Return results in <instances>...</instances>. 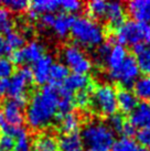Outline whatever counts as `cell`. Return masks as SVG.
Wrapping results in <instances>:
<instances>
[{
	"label": "cell",
	"mask_w": 150,
	"mask_h": 151,
	"mask_svg": "<svg viewBox=\"0 0 150 151\" xmlns=\"http://www.w3.org/2000/svg\"><path fill=\"white\" fill-rule=\"evenodd\" d=\"M60 95L56 86H44L30 98L25 118L32 129H44L58 116Z\"/></svg>",
	"instance_id": "cell-1"
},
{
	"label": "cell",
	"mask_w": 150,
	"mask_h": 151,
	"mask_svg": "<svg viewBox=\"0 0 150 151\" xmlns=\"http://www.w3.org/2000/svg\"><path fill=\"white\" fill-rule=\"evenodd\" d=\"M70 33L75 42L85 47H97L105 39L104 28L97 21L83 16L74 18Z\"/></svg>",
	"instance_id": "cell-2"
},
{
	"label": "cell",
	"mask_w": 150,
	"mask_h": 151,
	"mask_svg": "<svg viewBox=\"0 0 150 151\" xmlns=\"http://www.w3.org/2000/svg\"><path fill=\"white\" fill-rule=\"evenodd\" d=\"M115 39L120 45L150 43V23L129 20L117 27Z\"/></svg>",
	"instance_id": "cell-3"
},
{
	"label": "cell",
	"mask_w": 150,
	"mask_h": 151,
	"mask_svg": "<svg viewBox=\"0 0 150 151\" xmlns=\"http://www.w3.org/2000/svg\"><path fill=\"white\" fill-rule=\"evenodd\" d=\"M83 142L91 149H108L115 141V136L110 128L100 122L87 124L82 130Z\"/></svg>",
	"instance_id": "cell-4"
},
{
	"label": "cell",
	"mask_w": 150,
	"mask_h": 151,
	"mask_svg": "<svg viewBox=\"0 0 150 151\" xmlns=\"http://www.w3.org/2000/svg\"><path fill=\"white\" fill-rule=\"evenodd\" d=\"M91 105L97 114L110 117L116 114L117 93L115 88L109 84H102L94 88L91 96Z\"/></svg>",
	"instance_id": "cell-5"
},
{
	"label": "cell",
	"mask_w": 150,
	"mask_h": 151,
	"mask_svg": "<svg viewBox=\"0 0 150 151\" xmlns=\"http://www.w3.org/2000/svg\"><path fill=\"white\" fill-rule=\"evenodd\" d=\"M107 74L112 81L119 83L121 86H124V88L128 89L129 87H133L135 82L139 77L140 70L136 59L133 55H128L119 66L108 71Z\"/></svg>",
	"instance_id": "cell-6"
},
{
	"label": "cell",
	"mask_w": 150,
	"mask_h": 151,
	"mask_svg": "<svg viewBox=\"0 0 150 151\" xmlns=\"http://www.w3.org/2000/svg\"><path fill=\"white\" fill-rule=\"evenodd\" d=\"M62 59L64 65L73 73L77 74H87L92 70V61L84 53L79 46L75 44H69L64 46L62 51Z\"/></svg>",
	"instance_id": "cell-7"
},
{
	"label": "cell",
	"mask_w": 150,
	"mask_h": 151,
	"mask_svg": "<svg viewBox=\"0 0 150 151\" xmlns=\"http://www.w3.org/2000/svg\"><path fill=\"white\" fill-rule=\"evenodd\" d=\"M32 73L29 67H21L9 80L8 94L10 98L27 99V91L32 82Z\"/></svg>",
	"instance_id": "cell-8"
},
{
	"label": "cell",
	"mask_w": 150,
	"mask_h": 151,
	"mask_svg": "<svg viewBox=\"0 0 150 151\" xmlns=\"http://www.w3.org/2000/svg\"><path fill=\"white\" fill-rule=\"evenodd\" d=\"M44 45L40 41L33 40L30 41L27 44L22 46L19 50L13 51L11 53V62L13 64H21L25 63H35L38 60H40L44 55Z\"/></svg>",
	"instance_id": "cell-9"
},
{
	"label": "cell",
	"mask_w": 150,
	"mask_h": 151,
	"mask_svg": "<svg viewBox=\"0 0 150 151\" xmlns=\"http://www.w3.org/2000/svg\"><path fill=\"white\" fill-rule=\"evenodd\" d=\"M25 104L27 99H16V98H9L4 103L0 111L9 126L14 128L22 127V124L25 119L23 113Z\"/></svg>",
	"instance_id": "cell-10"
},
{
	"label": "cell",
	"mask_w": 150,
	"mask_h": 151,
	"mask_svg": "<svg viewBox=\"0 0 150 151\" xmlns=\"http://www.w3.org/2000/svg\"><path fill=\"white\" fill-rule=\"evenodd\" d=\"M53 63H54L53 58L51 55L44 54L33 64L31 73H32V80L35 82V84L45 85L49 82L50 71Z\"/></svg>",
	"instance_id": "cell-11"
},
{
	"label": "cell",
	"mask_w": 150,
	"mask_h": 151,
	"mask_svg": "<svg viewBox=\"0 0 150 151\" xmlns=\"http://www.w3.org/2000/svg\"><path fill=\"white\" fill-rule=\"evenodd\" d=\"M127 11L135 21L150 23V0H133L127 4Z\"/></svg>",
	"instance_id": "cell-12"
},
{
	"label": "cell",
	"mask_w": 150,
	"mask_h": 151,
	"mask_svg": "<svg viewBox=\"0 0 150 151\" xmlns=\"http://www.w3.org/2000/svg\"><path fill=\"white\" fill-rule=\"evenodd\" d=\"M129 122L136 129L150 127V105L147 103L138 104L137 107L130 113Z\"/></svg>",
	"instance_id": "cell-13"
},
{
	"label": "cell",
	"mask_w": 150,
	"mask_h": 151,
	"mask_svg": "<svg viewBox=\"0 0 150 151\" xmlns=\"http://www.w3.org/2000/svg\"><path fill=\"white\" fill-rule=\"evenodd\" d=\"M60 7L58 0H37L29 4V14L31 18H37L45 13H54Z\"/></svg>",
	"instance_id": "cell-14"
},
{
	"label": "cell",
	"mask_w": 150,
	"mask_h": 151,
	"mask_svg": "<svg viewBox=\"0 0 150 151\" xmlns=\"http://www.w3.org/2000/svg\"><path fill=\"white\" fill-rule=\"evenodd\" d=\"M112 27H119L125 22V7L121 2L112 1L107 2V9L105 18Z\"/></svg>",
	"instance_id": "cell-15"
},
{
	"label": "cell",
	"mask_w": 150,
	"mask_h": 151,
	"mask_svg": "<svg viewBox=\"0 0 150 151\" xmlns=\"http://www.w3.org/2000/svg\"><path fill=\"white\" fill-rule=\"evenodd\" d=\"M56 119H58V130L64 134L77 132L79 128L81 127V118L77 114L73 113V111L62 115Z\"/></svg>",
	"instance_id": "cell-16"
},
{
	"label": "cell",
	"mask_w": 150,
	"mask_h": 151,
	"mask_svg": "<svg viewBox=\"0 0 150 151\" xmlns=\"http://www.w3.org/2000/svg\"><path fill=\"white\" fill-rule=\"evenodd\" d=\"M133 50L140 72H144L146 75H150V43L136 44L133 45Z\"/></svg>",
	"instance_id": "cell-17"
},
{
	"label": "cell",
	"mask_w": 150,
	"mask_h": 151,
	"mask_svg": "<svg viewBox=\"0 0 150 151\" xmlns=\"http://www.w3.org/2000/svg\"><path fill=\"white\" fill-rule=\"evenodd\" d=\"M63 86L67 88L73 94L75 92H79V91L92 87L91 78L86 74H77V73H72L67 76L65 82L63 83Z\"/></svg>",
	"instance_id": "cell-18"
},
{
	"label": "cell",
	"mask_w": 150,
	"mask_h": 151,
	"mask_svg": "<svg viewBox=\"0 0 150 151\" xmlns=\"http://www.w3.org/2000/svg\"><path fill=\"white\" fill-rule=\"evenodd\" d=\"M74 18L72 17V14L65 12H61L55 16L54 22L51 29L53 30L58 38H65L67 34L71 32V28L73 24Z\"/></svg>",
	"instance_id": "cell-19"
},
{
	"label": "cell",
	"mask_w": 150,
	"mask_h": 151,
	"mask_svg": "<svg viewBox=\"0 0 150 151\" xmlns=\"http://www.w3.org/2000/svg\"><path fill=\"white\" fill-rule=\"evenodd\" d=\"M58 151H83L84 142L79 132L63 134L58 140Z\"/></svg>",
	"instance_id": "cell-20"
},
{
	"label": "cell",
	"mask_w": 150,
	"mask_h": 151,
	"mask_svg": "<svg viewBox=\"0 0 150 151\" xmlns=\"http://www.w3.org/2000/svg\"><path fill=\"white\" fill-rule=\"evenodd\" d=\"M138 99L131 91L121 88L117 93V106L123 113H131L137 107Z\"/></svg>",
	"instance_id": "cell-21"
},
{
	"label": "cell",
	"mask_w": 150,
	"mask_h": 151,
	"mask_svg": "<svg viewBox=\"0 0 150 151\" xmlns=\"http://www.w3.org/2000/svg\"><path fill=\"white\" fill-rule=\"evenodd\" d=\"M127 56H128V53H127L125 46L120 45V44H115V45H112V49L109 51L104 63L106 64L108 71H110V70H114L119 66L125 61Z\"/></svg>",
	"instance_id": "cell-22"
},
{
	"label": "cell",
	"mask_w": 150,
	"mask_h": 151,
	"mask_svg": "<svg viewBox=\"0 0 150 151\" xmlns=\"http://www.w3.org/2000/svg\"><path fill=\"white\" fill-rule=\"evenodd\" d=\"M34 151H58V142L54 136L50 134H41L33 142Z\"/></svg>",
	"instance_id": "cell-23"
},
{
	"label": "cell",
	"mask_w": 150,
	"mask_h": 151,
	"mask_svg": "<svg viewBox=\"0 0 150 151\" xmlns=\"http://www.w3.org/2000/svg\"><path fill=\"white\" fill-rule=\"evenodd\" d=\"M70 75V70L63 63H53L50 71V77L49 82L52 86H61L65 82L67 76Z\"/></svg>",
	"instance_id": "cell-24"
},
{
	"label": "cell",
	"mask_w": 150,
	"mask_h": 151,
	"mask_svg": "<svg viewBox=\"0 0 150 151\" xmlns=\"http://www.w3.org/2000/svg\"><path fill=\"white\" fill-rule=\"evenodd\" d=\"M133 94L137 99L150 101V75L139 76L133 86Z\"/></svg>",
	"instance_id": "cell-25"
},
{
	"label": "cell",
	"mask_w": 150,
	"mask_h": 151,
	"mask_svg": "<svg viewBox=\"0 0 150 151\" xmlns=\"http://www.w3.org/2000/svg\"><path fill=\"white\" fill-rule=\"evenodd\" d=\"M86 9H87V13L91 19L93 20L103 19L106 14L107 2L104 0H93L86 4Z\"/></svg>",
	"instance_id": "cell-26"
},
{
	"label": "cell",
	"mask_w": 150,
	"mask_h": 151,
	"mask_svg": "<svg viewBox=\"0 0 150 151\" xmlns=\"http://www.w3.org/2000/svg\"><path fill=\"white\" fill-rule=\"evenodd\" d=\"M112 151H139V145L136 140L133 138H126V137H121V138L117 139L114 141L112 145Z\"/></svg>",
	"instance_id": "cell-27"
},
{
	"label": "cell",
	"mask_w": 150,
	"mask_h": 151,
	"mask_svg": "<svg viewBox=\"0 0 150 151\" xmlns=\"http://www.w3.org/2000/svg\"><path fill=\"white\" fill-rule=\"evenodd\" d=\"M4 39H6L7 45H8L10 51L19 50L25 44V35L20 33L19 31H16V30H11V31H9L8 33H6Z\"/></svg>",
	"instance_id": "cell-28"
},
{
	"label": "cell",
	"mask_w": 150,
	"mask_h": 151,
	"mask_svg": "<svg viewBox=\"0 0 150 151\" xmlns=\"http://www.w3.org/2000/svg\"><path fill=\"white\" fill-rule=\"evenodd\" d=\"M14 146L12 151H32L33 143L27 131H22L17 138H14Z\"/></svg>",
	"instance_id": "cell-29"
},
{
	"label": "cell",
	"mask_w": 150,
	"mask_h": 151,
	"mask_svg": "<svg viewBox=\"0 0 150 151\" xmlns=\"http://www.w3.org/2000/svg\"><path fill=\"white\" fill-rule=\"evenodd\" d=\"M13 20L11 12L4 7H0V32L8 33L12 30Z\"/></svg>",
	"instance_id": "cell-30"
},
{
	"label": "cell",
	"mask_w": 150,
	"mask_h": 151,
	"mask_svg": "<svg viewBox=\"0 0 150 151\" xmlns=\"http://www.w3.org/2000/svg\"><path fill=\"white\" fill-rule=\"evenodd\" d=\"M91 88L76 92V94L74 95V105L79 106V108H85L91 104V96H92Z\"/></svg>",
	"instance_id": "cell-31"
},
{
	"label": "cell",
	"mask_w": 150,
	"mask_h": 151,
	"mask_svg": "<svg viewBox=\"0 0 150 151\" xmlns=\"http://www.w3.org/2000/svg\"><path fill=\"white\" fill-rule=\"evenodd\" d=\"M14 73V64L11 60L1 56L0 58V78H7L9 80Z\"/></svg>",
	"instance_id": "cell-32"
},
{
	"label": "cell",
	"mask_w": 150,
	"mask_h": 151,
	"mask_svg": "<svg viewBox=\"0 0 150 151\" xmlns=\"http://www.w3.org/2000/svg\"><path fill=\"white\" fill-rule=\"evenodd\" d=\"M2 4L6 9L13 12H22L29 8V2L25 0H4Z\"/></svg>",
	"instance_id": "cell-33"
},
{
	"label": "cell",
	"mask_w": 150,
	"mask_h": 151,
	"mask_svg": "<svg viewBox=\"0 0 150 151\" xmlns=\"http://www.w3.org/2000/svg\"><path fill=\"white\" fill-rule=\"evenodd\" d=\"M125 119H124V116L123 115H119V114H114L112 116L109 117L108 120V125L107 126L110 128L112 132H117V134H121L123 131V128H124V125H125Z\"/></svg>",
	"instance_id": "cell-34"
},
{
	"label": "cell",
	"mask_w": 150,
	"mask_h": 151,
	"mask_svg": "<svg viewBox=\"0 0 150 151\" xmlns=\"http://www.w3.org/2000/svg\"><path fill=\"white\" fill-rule=\"evenodd\" d=\"M60 7L65 13L72 14V13L81 11L83 4L77 0H63V1H60Z\"/></svg>",
	"instance_id": "cell-35"
},
{
	"label": "cell",
	"mask_w": 150,
	"mask_h": 151,
	"mask_svg": "<svg viewBox=\"0 0 150 151\" xmlns=\"http://www.w3.org/2000/svg\"><path fill=\"white\" fill-rule=\"evenodd\" d=\"M110 49H112V44L108 42H103L100 45L97 46V50H96V60L100 63H104Z\"/></svg>",
	"instance_id": "cell-36"
},
{
	"label": "cell",
	"mask_w": 150,
	"mask_h": 151,
	"mask_svg": "<svg viewBox=\"0 0 150 151\" xmlns=\"http://www.w3.org/2000/svg\"><path fill=\"white\" fill-rule=\"evenodd\" d=\"M137 139L141 146L150 150V127L139 130L137 132Z\"/></svg>",
	"instance_id": "cell-37"
},
{
	"label": "cell",
	"mask_w": 150,
	"mask_h": 151,
	"mask_svg": "<svg viewBox=\"0 0 150 151\" xmlns=\"http://www.w3.org/2000/svg\"><path fill=\"white\" fill-rule=\"evenodd\" d=\"M14 146V139L10 136L7 134H2L0 137V149L4 151H11Z\"/></svg>",
	"instance_id": "cell-38"
},
{
	"label": "cell",
	"mask_w": 150,
	"mask_h": 151,
	"mask_svg": "<svg viewBox=\"0 0 150 151\" xmlns=\"http://www.w3.org/2000/svg\"><path fill=\"white\" fill-rule=\"evenodd\" d=\"M55 19V14L54 13H45V14H42L39 18V22H40V25L42 28H52L53 25V22H54Z\"/></svg>",
	"instance_id": "cell-39"
},
{
	"label": "cell",
	"mask_w": 150,
	"mask_h": 151,
	"mask_svg": "<svg viewBox=\"0 0 150 151\" xmlns=\"http://www.w3.org/2000/svg\"><path fill=\"white\" fill-rule=\"evenodd\" d=\"M121 134H124V137H126V138H133V136L137 134V129H136L129 122H125Z\"/></svg>",
	"instance_id": "cell-40"
},
{
	"label": "cell",
	"mask_w": 150,
	"mask_h": 151,
	"mask_svg": "<svg viewBox=\"0 0 150 151\" xmlns=\"http://www.w3.org/2000/svg\"><path fill=\"white\" fill-rule=\"evenodd\" d=\"M8 52H10L8 45H7V42H6V39L2 35V33L0 32V58L4 56V54H7Z\"/></svg>",
	"instance_id": "cell-41"
},
{
	"label": "cell",
	"mask_w": 150,
	"mask_h": 151,
	"mask_svg": "<svg viewBox=\"0 0 150 151\" xmlns=\"http://www.w3.org/2000/svg\"><path fill=\"white\" fill-rule=\"evenodd\" d=\"M9 87V80L7 78H0V97L7 94Z\"/></svg>",
	"instance_id": "cell-42"
},
{
	"label": "cell",
	"mask_w": 150,
	"mask_h": 151,
	"mask_svg": "<svg viewBox=\"0 0 150 151\" xmlns=\"http://www.w3.org/2000/svg\"><path fill=\"white\" fill-rule=\"evenodd\" d=\"M89 151H109L108 149H91Z\"/></svg>",
	"instance_id": "cell-43"
},
{
	"label": "cell",
	"mask_w": 150,
	"mask_h": 151,
	"mask_svg": "<svg viewBox=\"0 0 150 151\" xmlns=\"http://www.w3.org/2000/svg\"><path fill=\"white\" fill-rule=\"evenodd\" d=\"M139 151H150L149 149H146V148H144V149H140Z\"/></svg>",
	"instance_id": "cell-44"
},
{
	"label": "cell",
	"mask_w": 150,
	"mask_h": 151,
	"mask_svg": "<svg viewBox=\"0 0 150 151\" xmlns=\"http://www.w3.org/2000/svg\"><path fill=\"white\" fill-rule=\"evenodd\" d=\"M0 151H4V150H2V149H0Z\"/></svg>",
	"instance_id": "cell-45"
},
{
	"label": "cell",
	"mask_w": 150,
	"mask_h": 151,
	"mask_svg": "<svg viewBox=\"0 0 150 151\" xmlns=\"http://www.w3.org/2000/svg\"><path fill=\"white\" fill-rule=\"evenodd\" d=\"M149 105H150V104H149Z\"/></svg>",
	"instance_id": "cell-46"
}]
</instances>
